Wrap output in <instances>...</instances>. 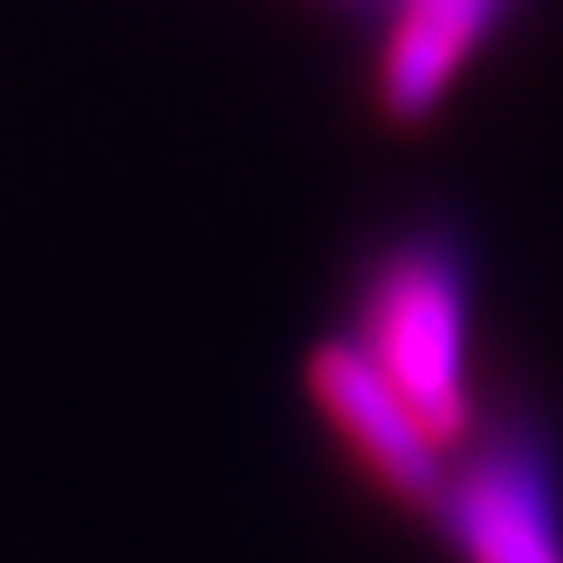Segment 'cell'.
<instances>
[{
  "mask_svg": "<svg viewBox=\"0 0 563 563\" xmlns=\"http://www.w3.org/2000/svg\"><path fill=\"white\" fill-rule=\"evenodd\" d=\"M351 340L405 394V405L432 427L449 454L471 449V274L465 252L449 235L416 230L377 257L362 279Z\"/></svg>",
  "mask_w": 563,
  "mask_h": 563,
  "instance_id": "obj_1",
  "label": "cell"
},
{
  "mask_svg": "<svg viewBox=\"0 0 563 563\" xmlns=\"http://www.w3.org/2000/svg\"><path fill=\"white\" fill-rule=\"evenodd\" d=\"M438 520L465 563H563V487L548 443L526 427L487 432L454 460Z\"/></svg>",
  "mask_w": 563,
  "mask_h": 563,
  "instance_id": "obj_2",
  "label": "cell"
},
{
  "mask_svg": "<svg viewBox=\"0 0 563 563\" xmlns=\"http://www.w3.org/2000/svg\"><path fill=\"white\" fill-rule=\"evenodd\" d=\"M307 394L318 416L334 427V438L351 449V460L377 487L416 509L438 515L449 498L454 454L432 438V427L405 405V394L367 362L356 340H323L307 362Z\"/></svg>",
  "mask_w": 563,
  "mask_h": 563,
  "instance_id": "obj_3",
  "label": "cell"
},
{
  "mask_svg": "<svg viewBox=\"0 0 563 563\" xmlns=\"http://www.w3.org/2000/svg\"><path fill=\"white\" fill-rule=\"evenodd\" d=\"M504 11L509 0H399L377 49V110L394 126L427 121L449 99L460 71L482 55V44L498 33Z\"/></svg>",
  "mask_w": 563,
  "mask_h": 563,
  "instance_id": "obj_4",
  "label": "cell"
}]
</instances>
